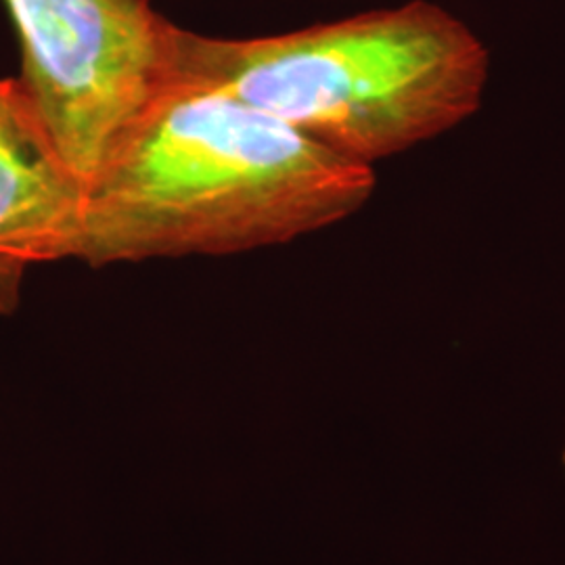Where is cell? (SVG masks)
<instances>
[{"label": "cell", "instance_id": "1", "mask_svg": "<svg viewBox=\"0 0 565 565\" xmlns=\"http://www.w3.org/2000/svg\"><path fill=\"white\" fill-rule=\"evenodd\" d=\"M373 166L218 90L163 82L84 186L76 263L231 256L363 210Z\"/></svg>", "mask_w": 565, "mask_h": 565}, {"label": "cell", "instance_id": "2", "mask_svg": "<svg viewBox=\"0 0 565 565\" xmlns=\"http://www.w3.org/2000/svg\"><path fill=\"white\" fill-rule=\"evenodd\" d=\"M490 57L469 25L415 0L264 39L170 25L166 81L218 90L373 166L434 141L484 102Z\"/></svg>", "mask_w": 565, "mask_h": 565}, {"label": "cell", "instance_id": "3", "mask_svg": "<svg viewBox=\"0 0 565 565\" xmlns=\"http://www.w3.org/2000/svg\"><path fill=\"white\" fill-rule=\"evenodd\" d=\"M4 4L20 34L21 84L86 186L162 88L172 23L151 0Z\"/></svg>", "mask_w": 565, "mask_h": 565}, {"label": "cell", "instance_id": "4", "mask_svg": "<svg viewBox=\"0 0 565 565\" xmlns=\"http://www.w3.org/2000/svg\"><path fill=\"white\" fill-rule=\"evenodd\" d=\"M84 182L20 78H0V260H74Z\"/></svg>", "mask_w": 565, "mask_h": 565}, {"label": "cell", "instance_id": "5", "mask_svg": "<svg viewBox=\"0 0 565 565\" xmlns=\"http://www.w3.org/2000/svg\"><path fill=\"white\" fill-rule=\"evenodd\" d=\"M28 266L9 260H0V317L15 312L20 306L21 287Z\"/></svg>", "mask_w": 565, "mask_h": 565}, {"label": "cell", "instance_id": "6", "mask_svg": "<svg viewBox=\"0 0 565 565\" xmlns=\"http://www.w3.org/2000/svg\"><path fill=\"white\" fill-rule=\"evenodd\" d=\"M564 467H565V448H564Z\"/></svg>", "mask_w": 565, "mask_h": 565}]
</instances>
